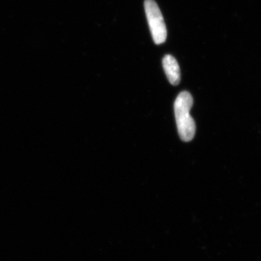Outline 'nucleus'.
<instances>
[{
  "label": "nucleus",
  "instance_id": "1",
  "mask_svg": "<svg viewBox=\"0 0 261 261\" xmlns=\"http://www.w3.org/2000/svg\"><path fill=\"white\" fill-rule=\"evenodd\" d=\"M192 106L193 98L188 92H182L178 94L174 103L175 117L178 135L184 142H190L195 135V121L190 113Z\"/></svg>",
  "mask_w": 261,
  "mask_h": 261
},
{
  "label": "nucleus",
  "instance_id": "2",
  "mask_svg": "<svg viewBox=\"0 0 261 261\" xmlns=\"http://www.w3.org/2000/svg\"><path fill=\"white\" fill-rule=\"evenodd\" d=\"M145 10L154 44H163L167 38V29L159 5L154 0H145Z\"/></svg>",
  "mask_w": 261,
  "mask_h": 261
},
{
  "label": "nucleus",
  "instance_id": "3",
  "mask_svg": "<svg viewBox=\"0 0 261 261\" xmlns=\"http://www.w3.org/2000/svg\"><path fill=\"white\" fill-rule=\"evenodd\" d=\"M163 66L168 82L173 86H177L181 81L179 65L176 58L171 55L163 58Z\"/></svg>",
  "mask_w": 261,
  "mask_h": 261
}]
</instances>
